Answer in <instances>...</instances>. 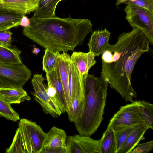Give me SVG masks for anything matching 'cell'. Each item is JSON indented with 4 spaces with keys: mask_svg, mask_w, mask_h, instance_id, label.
Segmentation results:
<instances>
[{
    "mask_svg": "<svg viewBox=\"0 0 153 153\" xmlns=\"http://www.w3.org/2000/svg\"><path fill=\"white\" fill-rule=\"evenodd\" d=\"M46 133L47 136L44 147H61L66 149L67 136L64 130L53 126Z\"/></svg>",
    "mask_w": 153,
    "mask_h": 153,
    "instance_id": "cell-16",
    "label": "cell"
},
{
    "mask_svg": "<svg viewBox=\"0 0 153 153\" xmlns=\"http://www.w3.org/2000/svg\"><path fill=\"white\" fill-rule=\"evenodd\" d=\"M126 19L132 27L139 30L149 43H153V13L148 9L134 4H128L124 9Z\"/></svg>",
    "mask_w": 153,
    "mask_h": 153,
    "instance_id": "cell-5",
    "label": "cell"
},
{
    "mask_svg": "<svg viewBox=\"0 0 153 153\" xmlns=\"http://www.w3.org/2000/svg\"><path fill=\"white\" fill-rule=\"evenodd\" d=\"M141 124L130 126L114 131L117 153L130 134Z\"/></svg>",
    "mask_w": 153,
    "mask_h": 153,
    "instance_id": "cell-25",
    "label": "cell"
},
{
    "mask_svg": "<svg viewBox=\"0 0 153 153\" xmlns=\"http://www.w3.org/2000/svg\"><path fill=\"white\" fill-rule=\"evenodd\" d=\"M84 101L80 117L74 124L79 134L90 137L103 119L108 84L100 76L88 74L84 78Z\"/></svg>",
    "mask_w": 153,
    "mask_h": 153,
    "instance_id": "cell-3",
    "label": "cell"
},
{
    "mask_svg": "<svg viewBox=\"0 0 153 153\" xmlns=\"http://www.w3.org/2000/svg\"><path fill=\"white\" fill-rule=\"evenodd\" d=\"M0 98L10 105L19 104L31 98L22 88H0Z\"/></svg>",
    "mask_w": 153,
    "mask_h": 153,
    "instance_id": "cell-14",
    "label": "cell"
},
{
    "mask_svg": "<svg viewBox=\"0 0 153 153\" xmlns=\"http://www.w3.org/2000/svg\"><path fill=\"white\" fill-rule=\"evenodd\" d=\"M24 15L0 8V31L20 26Z\"/></svg>",
    "mask_w": 153,
    "mask_h": 153,
    "instance_id": "cell-17",
    "label": "cell"
},
{
    "mask_svg": "<svg viewBox=\"0 0 153 153\" xmlns=\"http://www.w3.org/2000/svg\"><path fill=\"white\" fill-rule=\"evenodd\" d=\"M120 0H117L116 3H118L119 2Z\"/></svg>",
    "mask_w": 153,
    "mask_h": 153,
    "instance_id": "cell-34",
    "label": "cell"
},
{
    "mask_svg": "<svg viewBox=\"0 0 153 153\" xmlns=\"http://www.w3.org/2000/svg\"><path fill=\"white\" fill-rule=\"evenodd\" d=\"M145 123L140 111L138 101L121 106L110 121L107 127L115 131L127 126Z\"/></svg>",
    "mask_w": 153,
    "mask_h": 153,
    "instance_id": "cell-7",
    "label": "cell"
},
{
    "mask_svg": "<svg viewBox=\"0 0 153 153\" xmlns=\"http://www.w3.org/2000/svg\"><path fill=\"white\" fill-rule=\"evenodd\" d=\"M45 79L42 74L33 75L31 82L34 92V99L41 106L43 111L53 117H57L63 113L48 96L44 82Z\"/></svg>",
    "mask_w": 153,
    "mask_h": 153,
    "instance_id": "cell-8",
    "label": "cell"
},
{
    "mask_svg": "<svg viewBox=\"0 0 153 153\" xmlns=\"http://www.w3.org/2000/svg\"><path fill=\"white\" fill-rule=\"evenodd\" d=\"M46 77L47 82V86L46 88L47 94L54 103L62 111L63 113L65 112L56 90L47 74H46Z\"/></svg>",
    "mask_w": 153,
    "mask_h": 153,
    "instance_id": "cell-26",
    "label": "cell"
},
{
    "mask_svg": "<svg viewBox=\"0 0 153 153\" xmlns=\"http://www.w3.org/2000/svg\"><path fill=\"white\" fill-rule=\"evenodd\" d=\"M40 52V49L36 48H34L32 50V53L36 55L38 54Z\"/></svg>",
    "mask_w": 153,
    "mask_h": 153,
    "instance_id": "cell-32",
    "label": "cell"
},
{
    "mask_svg": "<svg viewBox=\"0 0 153 153\" xmlns=\"http://www.w3.org/2000/svg\"><path fill=\"white\" fill-rule=\"evenodd\" d=\"M30 19L29 26L23 30V35L54 52L74 51L92 30L93 25L88 19L32 16Z\"/></svg>",
    "mask_w": 153,
    "mask_h": 153,
    "instance_id": "cell-2",
    "label": "cell"
},
{
    "mask_svg": "<svg viewBox=\"0 0 153 153\" xmlns=\"http://www.w3.org/2000/svg\"><path fill=\"white\" fill-rule=\"evenodd\" d=\"M115 132L107 127L100 140L97 153H117Z\"/></svg>",
    "mask_w": 153,
    "mask_h": 153,
    "instance_id": "cell-18",
    "label": "cell"
},
{
    "mask_svg": "<svg viewBox=\"0 0 153 153\" xmlns=\"http://www.w3.org/2000/svg\"><path fill=\"white\" fill-rule=\"evenodd\" d=\"M100 140L79 134L67 137L66 153H97Z\"/></svg>",
    "mask_w": 153,
    "mask_h": 153,
    "instance_id": "cell-9",
    "label": "cell"
},
{
    "mask_svg": "<svg viewBox=\"0 0 153 153\" xmlns=\"http://www.w3.org/2000/svg\"><path fill=\"white\" fill-rule=\"evenodd\" d=\"M95 56L92 53H87L75 51L70 56L73 62L80 75L84 78L88 75L89 71L96 63Z\"/></svg>",
    "mask_w": 153,
    "mask_h": 153,
    "instance_id": "cell-13",
    "label": "cell"
},
{
    "mask_svg": "<svg viewBox=\"0 0 153 153\" xmlns=\"http://www.w3.org/2000/svg\"><path fill=\"white\" fill-rule=\"evenodd\" d=\"M12 33L8 30L0 31V45L11 47Z\"/></svg>",
    "mask_w": 153,
    "mask_h": 153,
    "instance_id": "cell-29",
    "label": "cell"
},
{
    "mask_svg": "<svg viewBox=\"0 0 153 153\" xmlns=\"http://www.w3.org/2000/svg\"><path fill=\"white\" fill-rule=\"evenodd\" d=\"M148 129L145 123L140 124L130 134L117 153H129L142 139Z\"/></svg>",
    "mask_w": 153,
    "mask_h": 153,
    "instance_id": "cell-15",
    "label": "cell"
},
{
    "mask_svg": "<svg viewBox=\"0 0 153 153\" xmlns=\"http://www.w3.org/2000/svg\"><path fill=\"white\" fill-rule=\"evenodd\" d=\"M65 0H39L38 5L33 16L47 18L56 16L55 12L58 4Z\"/></svg>",
    "mask_w": 153,
    "mask_h": 153,
    "instance_id": "cell-19",
    "label": "cell"
},
{
    "mask_svg": "<svg viewBox=\"0 0 153 153\" xmlns=\"http://www.w3.org/2000/svg\"><path fill=\"white\" fill-rule=\"evenodd\" d=\"M66 149L61 147H43L41 153H66Z\"/></svg>",
    "mask_w": 153,
    "mask_h": 153,
    "instance_id": "cell-30",
    "label": "cell"
},
{
    "mask_svg": "<svg viewBox=\"0 0 153 153\" xmlns=\"http://www.w3.org/2000/svg\"><path fill=\"white\" fill-rule=\"evenodd\" d=\"M149 43L138 29L123 32L117 42L109 44L101 54V76L127 101L133 102L137 94L132 85L134 68L141 56L149 50Z\"/></svg>",
    "mask_w": 153,
    "mask_h": 153,
    "instance_id": "cell-1",
    "label": "cell"
},
{
    "mask_svg": "<svg viewBox=\"0 0 153 153\" xmlns=\"http://www.w3.org/2000/svg\"><path fill=\"white\" fill-rule=\"evenodd\" d=\"M46 136L40 125L22 118L20 119L13 139L19 146L21 153H41Z\"/></svg>",
    "mask_w": 153,
    "mask_h": 153,
    "instance_id": "cell-4",
    "label": "cell"
},
{
    "mask_svg": "<svg viewBox=\"0 0 153 153\" xmlns=\"http://www.w3.org/2000/svg\"><path fill=\"white\" fill-rule=\"evenodd\" d=\"M31 75V71L22 63H0V88H22Z\"/></svg>",
    "mask_w": 153,
    "mask_h": 153,
    "instance_id": "cell-6",
    "label": "cell"
},
{
    "mask_svg": "<svg viewBox=\"0 0 153 153\" xmlns=\"http://www.w3.org/2000/svg\"><path fill=\"white\" fill-rule=\"evenodd\" d=\"M111 34L106 28L93 32L88 44L89 52L92 53L95 56L101 54L109 44Z\"/></svg>",
    "mask_w": 153,
    "mask_h": 153,
    "instance_id": "cell-11",
    "label": "cell"
},
{
    "mask_svg": "<svg viewBox=\"0 0 153 153\" xmlns=\"http://www.w3.org/2000/svg\"><path fill=\"white\" fill-rule=\"evenodd\" d=\"M10 105L0 98V116L13 122L17 121L20 119L19 115Z\"/></svg>",
    "mask_w": 153,
    "mask_h": 153,
    "instance_id": "cell-24",
    "label": "cell"
},
{
    "mask_svg": "<svg viewBox=\"0 0 153 153\" xmlns=\"http://www.w3.org/2000/svg\"><path fill=\"white\" fill-rule=\"evenodd\" d=\"M21 51L16 48L0 45V63L15 65L22 63L20 54Z\"/></svg>",
    "mask_w": 153,
    "mask_h": 153,
    "instance_id": "cell-20",
    "label": "cell"
},
{
    "mask_svg": "<svg viewBox=\"0 0 153 153\" xmlns=\"http://www.w3.org/2000/svg\"><path fill=\"white\" fill-rule=\"evenodd\" d=\"M60 53L54 52L45 49L43 57L42 69L46 74L52 71L56 67L58 61Z\"/></svg>",
    "mask_w": 153,
    "mask_h": 153,
    "instance_id": "cell-23",
    "label": "cell"
},
{
    "mask_svg": "<svg viewBox=\"0 0 153 153\" xmlns=\"http://www.w3.org/2000/svg\"><path fill=\"white\" fill-rule=\"evenodd\" d=\"M39 0H0V8L25 15L34 11Z\"/></svg>",
    "mask_w": 153,
    "mask_h": 153,
    "instance_id": "cell-10",
    "label": "cell"
},
{
    "mask_svg": "<svg viewBox=\"0 0 153 153\" xmlns=\"http://www.w3.org/2000/svg\"><path fill=\"white\" fill-rule=\"evenodd\" d=\"M70 56L65 52L60 53L59 56L58 66L60 80L63 86L66 103L67 113L70 108V103L68 87Z\"/></svg>",
    "mask_w": 153,
    "mask_h": 153,
    "instance_id": "cell-12",
    "label": "cell"
},
{
    "mask_svg": "<svg viewBox=\"0 0 153 153\" xmlns=\"http://www.w3.org/2000/svg\"><path fill=\"white\" fill-rule=\"evenodd\" d=\"M122 3L133 4L144 7L153 13V0H125Z\"/></svg>",
    "mask_w": 153,
    "mask_h": 153,
    "instance_id": "cell-27",
    "label": "cell"
},
{
    "mask_svg": "<svg viewBox=\"0 0 153 153\" xmlns=\"http://www.w3.org/2000/svg\"><path fill=\"white\" fill-rule=\"evenodd\" d=\"M138 101L139 108L145 124L149 129H153V105L143 100Z\"/></svg>",
    "mask_w": 153,
    "mask_h": 153,
    "instance_id": "cell-22",
    "label": "cell"
},
{
    "mask_svg": "<svg viewBox=\"0 0 153 153\" xmlns=\"http://www.w3.org/2000/svg\"><path fill=\"white\" fill-rule=\"evenodd\" d=\"M30 22L29 19L25 15H24L22 18L20 22V25L24 27H28L30 25Z\"/></svg>",
    "mask_w": 153,
    "mask_h": 153,
    "instance_id": "cell-31",
    "label": "cell"
},
{
    "mask_svg": "<svg viewBox=\"0 0 153 153\" xmlns=\"http://www.w3.org/2000/svg\"><path fill=\"white\" fill-rule=\"evenodd\" d=\"M137 147L129 153H147L153 148V141H150L142 143H138Z\"/></svg>",
    "mask_w": 153,
    "mask_h": 153,
    "instance_id": "cell-28",
    "label": "cell"
},
{
    "mask_svg": "<svg viewBox=\"0 0 153 153\" xmlns=\"http://www.w3.org/2000/svg\"><path fill=\"white\" fill-rule=\"evenodd\" d=\"M46 74H47L52 83L55 88L64 109L65 112L67 113L68 111L67 107L64 90L60 79L58 62L56 67L52 71Z\"/></svg>",
    "mask_w": 153,
    "mask_h": 153,
    "instance_id": "cell-21",
    "label": "cell"
},
{
    "mask_svg": "<svg viewBox=\"0 0 153 153\" xmlns=\"http://www.w3.org/2000/svg\"><path fill=\"white\" fill-rule=\"evenodd\" d=\"M125 0H120L119 2H118L117 3H116L115 5L116 6H118L121 4H122V2L123 1H125Z\"/></svg>",
    "mask_w": 153,
    "mask_h": 153,
    "instance_id": "cell-33",
    "label": "cell"
}]
</instances>
